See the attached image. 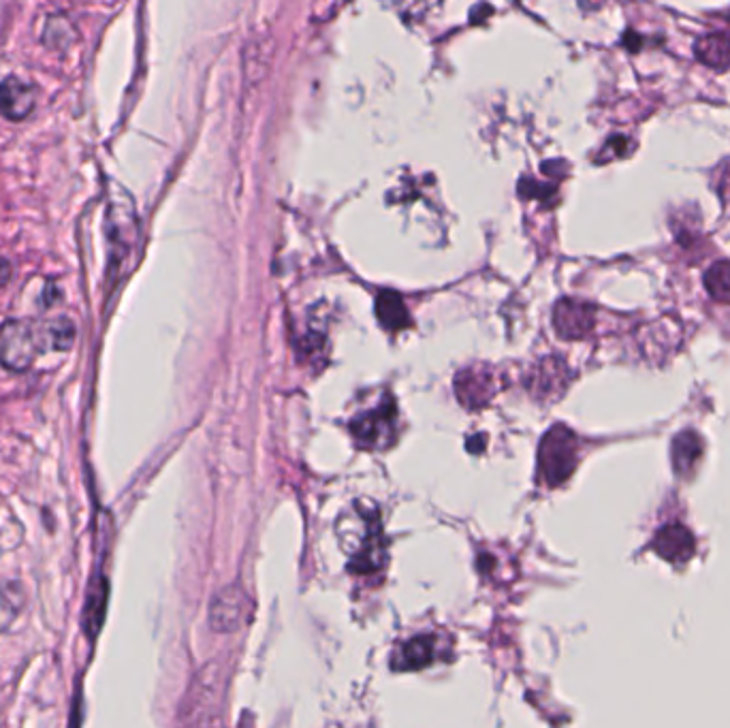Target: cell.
Instances as JSON below:
<instances>
[{
    "instance_id": "obj_1",
    "label": "cell",
    "mask_w": 730,
    "mask_h": 728,
    "mask_svg": "<svg viewBox=\"0 0 730 728\" xmlns=\"http://www.w3.org/2000/svg\"><path fill=\"white\" fill-rule=\"evenodd\" d=\"M579 464V440L566 425H555L545 434L538 449V470L549 487L570 479Z\"/></svg>"
},
{
    "instance_id": "obj_2",
    "label": "cell",
    "mask_w": 730,
    "mask_h": 728,
    "mask_svg": "<svg viewBox=\"0 0 730 728\" xmlns=\"http://www.w3.org/2000/svg\"><path fill=\"white\" fill-rule=\"evenodd\" d=\"M39 353L37 334L26 321H7L0 325V363L5 368L22 372L33 366Z\"/></svg>"
},
{
    "instance_id": "obj_3",
    "label": "cell",
    "mask_w": 730,
    "mask_h": 728,
    "mask_svg": "<svg viewBox=\"0 0 730 728\" xmlns=\"http://www.w3.org/2000/svg\"><path fill=\"white\" fill-rule=\"evenodd\" d=\"M250 600L244 588L233 583L222 588L210 605V624L216 632H233L248 620Z\"/></svg>"
},
{
    "instance_id": "obj_4",
    "label": "cell",
    "mask_w": 730,
    "mask_h": 728,
    "mask_svg": "<svg viewBox=\"0 0 730 728\" xmlns=\"http://www.w3.org/2000/svg\"><path fill=\"white\" fill-rule=\"evenodd\" d=\"M395 427V406L393 402L380 404L374 410H368L361 417H357L351 423V430L357 438V442L365 449H376L385 447L387 438L393 436Z\"/></svg>"
},
{
    "instance_id": "obj_5",
    "label": "cell",
    "mask_w": 730,
    "mask_h": 728,
    "mask_svg": "<svg viewBox=\"0 0 730 728\" xmlns=\"http://www.w3.org/2000/svg\"><path fill=\"white\" fill-rule=\"evenodd\" d=\"M596 325L594 306L579 299H562L553 310V327L566 340L585 338Z\"/></svg>"
},
{
    "instance_id": "obj_6",
    "label": "cell",
    "mask_w": 730,
    "mask_h": 728,
    "mask_svg": "<svg viewBox=\"0 0 730 728\" xmlns=\"http://www.w3.org/2000/svg\"><path fill=\"white\" fill-rule=\"evenodd\" d=\"M107 237L111 246V259L120 263L131 252L137 237V220L131 205H122L120 201L109 205Z\"/></svg>"
},
{
    "instance_id": "obj_7",
    "label": "cell",
    "mask_w": 730,
    "mask_h": 728,
    "mask_svg": "<svg viewBox=\"0 0 730 728\" xmlns=\"http://www.w3.org/2000/svg\"><path fill=\"white\" fill-rule=\"evenodd\" d=\"M496 391L498 387L494 381V372L485 366H472L457 374L455 393L459 402L470 410L485 406L491 398H494Z\"/></svg>"
},
{
    "instance_id": "obj_8",
    "label": "cell",
    "mask_w": 730,
    "mask_h": 728,
    "mask_svg": "<svg viewBox=\"0 0 730 728\" xmlns=\"http://www.w3.org/2000/svg\"><path fill=\"white\" fill-rule=\"evenodd\" d=\"M35 109V86L20 77L0 82V114L9 120H24Z\"/></svg>"
},
{
    "instance_id": "obj_9",
    "label": "cell",
    "mask_w": 730,
    "mask_h": 728,
    "mask_svg": "<svg viewBox=\"0 0 730 728\" xmlns=\"http://www.w3.org/2000/svg\"><path fill=\"white\" fill-rule=\"evenodd\" d=\"M652 547L662 560L671 562V564L688 562L694 556V551H696V543H694L692 532L686 526H679V524L664 526L654 536Z\"/></svg>"
},
{
    "instance_id": "obj_10",
    "label": "cell",
    "mask_w": 730,
    "mask_h": 728,
    "mask_svg": "<svg viewBox=\"0 0 730 728\" xmlns=\"http://www.w3.org/2000/svg\"><path fill=\"white\" fill-rule=\"evenodd\" d=\"M703 457V438L692 430L679 432L671 445V460L679 479H690Z\"/></svg>"
},
{
    "instance_id": "obj_11",
    "label": "cell",
    "mask_w": 730,
    "mask_h": 728,
    "mask_svg": "<svg viewBox=\"0 0 730 728\" xmlns=\"http://www.w3.org/2000/svg\"><path fill=\"white\" fill-rule=\"evenodd\" d=\"M694 54L705 67H711L716 71H726V69H730V37L705 35L696 41Z\"/></svg>"
},
{
    "instance_id": "obj_12",
    "label": "cell",
    "mask_w": 730,
    "mask_h": 728,
    "mask_svg": "<svg viewBox=\"0 0 730 728\" xmlns=\"http://www.w3.org/2000/svg\"><path fill=\"white\" fill-rule=\"evenodd\" d=\"M434 637H415L410 639L408 643H404L400 647V656L395 658L398 662H393L395 669L402 671H415V669H423L434 660L436 654V645H434Z\"/></svg>"
},
{
    "instance_id": "obj_13",
    "label": "cell",
    "mask_w": 730,
    "mask_h": 728,
    "mask_svg": "<svg viewBox=\"0 0 730 728\" xmlns=\"http://www.w3.org/2000/svg\"><path fill=\"white\" fill-rule=\"evenodd\" d=\"M107 581L103 577H99L90 585L88 596H86V605H84V630L88 632V637H97L99 630L103 626L105 620V609H107Z\"/></svg>"
},
{
    "instance_id": "obj_14",
    "label": "cell",
    "mask_w": 730,
    "mask_h": 728,
    "mask_svg": "<svg viewBox=\"0 0 730 728\" xmlns=\"http://www.w3.org/2000/svg\"><path fill=\"white\" fill-rule=\"evenodd\" d=\"M376 316H378L380 325L389 331H400L410 325V314H408L404 299L393 291H385L378 295Z\"/></svg>"
},
{
    "instance_id": "obj_15",
    "label": "cell",
    "mask_w": 730,
    "mask_h": 728,
    "mask_svg": "<svg viewBox=\"0 0 730 728\" xmlns=\"http://www.w3.org/2000/svg\"><path fill=\"white\" fill-rule=\"evenodd\" d=\"M705 287L713 299L730 302V261H718L707 269Z\"/></svg>"
},
{
    "instance_id": "obj_16",
    "label": "cell",
    "mask_w": 730,
    "mask_h": 728,
    "mask_svg": "<svg viewBox=\"0 0 730 728\" xmlns=\"http://www.w3.org/2000/svg\"><path fill=\"white\" fill-rule=\"evenodd\" d=\"M22 605H24V590L20 585L11 583L0 588V632L11 626V622L18 617Z\"/></svg>"
},
{
    "instance_id": "obj_17",
    "label": "cell",
    "mask_w": 730,
    "mask_h": 728,
    "mask_svg": "<svg viewBox=\"0 0 730 728\" xmlns=\"http://www.w3.org/2000/svg\"><path fill=\"white\" fill-rule=\"evenodd\" d=\"M77 336L75 323L69 316H58L50 325H47V338H50V346L54 351H69Z\"/></svg>"
},
{
    "instance_id": "obj_18",
    "label": "cell",
    "mask_w": 730,
    "mask_h": 728,
    "mask_svg": "<svg viewBox=\"0 0 730 728\" xmlns=\"http://www.w3.org/2000/svg\"><path fill=\"white\" fill-rule=\"evenodd\" d=\"M555 366H558V361H555V359H547L545 363H543V366L541 368H538L536 370V381H534V385L532 387H536V393L538 395H547V393H551V389L553 387H562V383H555V376H558V374H562V366L560 368H555Z\"/></svg>"
},
{
    "instance_id": "obj_19",
    "label": "cell",
    "mask_w": 730,
    "mask_h": 728,
    "mask_svg": "<svg viewBox=\"0 0 730 728\" xmlns=\"http://www.w3.org/2000/svg\"><path fill=\"white\" fill-rule=\"evenodd\" d=\"M716 191L724 201H730V158L718 167Z\"/></svg>"
},
{
    "instance_id": "obj_20",
    "label": "cell",
    "mask_w": 730,
    "mask_h": 728,
    "mask_svg": "<svg viewBox=\"0 0 730 728\" xmlns=\"http://www.w3.org/2000/svg\"><path fill=\"white\" fill-rule=\"evenodd\" d=\"M624 45H626V47H630L632 52H637L639 47H641V39H639V35H637V33H626V37H624Z\"/></svg>"
},
{
    "instance_id": "obj_21",
    "label": "cell",
    "mask_w": 730,
    "mask_h": 728,
    "mask_svg": "<svg viewBox=\"0 0 730 728\" xmlns=\"http://www.w3.org/2000/svg\"><path fill=\"white\" fill-rule=\"evenodd\" d=\"M9 278H11V265H9L3 257H0V287H3V284H5Z\"/></svg>"
},
{
    "instance_id": "obj_22",
    "label": "cell",
    "mask_w": 730,
    "mask_h": 728,
    "mask_svg": "<svg viewBox=\"0 0 730 728\" xmlns=\"http://www.w3.org/2000/svg\"><path fill=\"white\" fill-rule=\"evenodd\" d=\"M402 3H404V0H402ZM410 5H419V7H430L432 5V0H412V3Z\"/></svg>"
},
{
    "instance_id": "obj_23",
    "label": "cell",
    "mask_w": 730,
    "mask_h": 728,
    "mask_svg": "<svg viewBox=\"0 0 730 728\" xmlns=\"http://www.w3.org/2000/svg\"><path fill=\"white\" fill-rule=\"evenodd\" d=\"M728 22H730V15H728Z\"/></svg>"
}]
</instances>
